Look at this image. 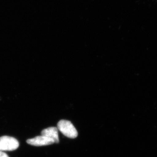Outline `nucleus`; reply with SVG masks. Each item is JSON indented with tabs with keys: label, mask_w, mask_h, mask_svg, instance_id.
I'll list each match as a JSON object with an SVG mask.
<instances>
[{
	"label": "nucleus",
	"mask_w": 157,
	"mask_h": 157,
	"mask_svg": "<svg viewBox=\"0 0 157 157\" xmlns=\"http://www.w3.org/2000/svg\"><path fill=\"white\" fill-rule=\"evenodd\" d=\"M26 142L28 144L35 146H45L54 143V141L52 139L43 135L36 136L33 138L28 139Z\"/></svg>",
	"instance_id": "3"
},
{
	"label": "nucleus",
	"mask_w": 157,
	"mask_h": 157,
	"mask_svg": "<svg viewBox=\"0 0 157 157\" xmlns=\"http://www.w3.org/2000/svg\"><path fill=\"white\" fill-rule=\"evenodd\" d=\"M19 146V142L14 137L8 136L0 137L1 151H12L17 149Z\"/></svg>",
	"instance_id": "2"
},
{
	"label": "nucleus",
	"mask_w": 157,
	"mask_h": 157,
	"mask_svg": "<svg viewBox=\"0 0 157 157\" xmlns=\"http://www.w3.org/2000/svg\"><path fill=\"white\" fill-rule=\"evenodd\" d=\"M41 135L52 139L54 143H58L59 138L58 129L56 127H50L42 130Z\"/></svg>",
	"instance_id": "4"
},
{
	"label": "nucleus",
	"mask_w": 157,
	"mask_h": 157,
	"mask_svg": "<svg viewBox=\"0 0 157 157\" xmlns=\"http://www.w3.org/2000/svg\"><path fill=\"white\" fill-rule=\"evenodd\" d=\"M0 157H9V156L6 153L0 151Z\"/></svg>",
	"instance_id": "5"
},
{
	"label": "nucleus",
	"mask_w": 157,
	"mask_h": 157,
	"mask_svg": "<svg viewBox=\"0 0 157 157\" xmlns=\"http://www.w3.org/2000/svg\"><path fill=\"white\" fill-rule=\"evenodd\" d=\"M57 128L67 137L75 138L78 136V132L73 124L69 121L62 120L57 124Z\"/></svg>",
	"instance_id": "1"
}]
</instances>
